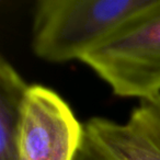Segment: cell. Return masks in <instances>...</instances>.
Here are the masks:
<instances>
[{
    "label": "cell",
    "mask_w": 160,
    "mask_h": 160,
    "mask_svg": "<svg viewBox=\"0 0 160 160\" xmlns=\"http://www.w3.org/2000/svg\"><path fill=\"white\" fill-rule=\"evenodd\" d=\"M28 88L18 70L0 58V160H20L21 110Z\"/></svg>",
    "instance_id": "obj_5"
},
{
    "label": "cell",
    "mask_w": 160,
    "mask_h": 160,
    "mask_svg": "<svg viewBox=\"0 0 160 160\" xmlns=\"http://www.w3.org/2000/svg\"><path fill=\"white\" fill-rule=\"evenodd\" d=\"M153 0H40L32 9L31 47L45 62L81 60Z\"/></svg>",
    "instance_id": "obj_1"
},
{
    "label": "cell",
    "mask_w": 160,
    "mask_h": 160,
    "mask_svg": "<svg viewBox=\"0 0 160 160\" xmlns=\"http://www.w3.org/2000/svg\"><path fill=\"white\" fill-rule=\"evenodd\" d=\"M73 160H97V159L91 155V153L88 152L83 147H81L80 150L77 152V155H76V157Z\"/></svg>",
    "instance_id": "obj_6"
},
{
    "label": "cell",
    "mask_w": 160,
    "mask_h": 160,
    "mask_svg": "<svg viewBox=\"0 0 160 160\" xmlns=\"http://www.w3.org/2000/svg\"><path fill=\"white\" fill-rule=\"evenodd\" d=\"M85 128L56 91L29 85L21 110L20 160H73Z\"/></svg>",
    "instance_id": "obj_3"
},
{
    "label": "cell",
    "mask_w": 160,
    "mask_h": 160,
    "mask_svg": "<svg viewBox=\"0 0 160 160\" xmlns=\"http://www.w3.org/2000/svg\"><path fill=\"white\" fill-rule=\"evenodd\" d=\"M88 66L121 98L160 94V0L83 56Z\"/></svg>",
    "instance_id": "obj_2"
},
{
    "label": "cell",
    "mask_w": 160,
    "mask_h": 160,
    "mask_svg": "<svg viewBox=\"0 0 160 160\" xmlns=\"http://www.w3.org/2000/svg\"><path fill=\"white\" fill-rule=\"evenodd\" d=\"M83 128L82 147L97 160H160V94L139 100L124 123L94 116Z\"/></svg>",
    "instance_id": "obj_4"
}]
</instances>
